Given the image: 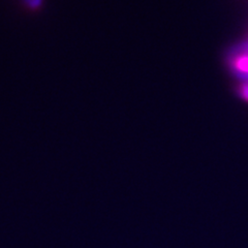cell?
Wrapping results in <instances>:
<instances>
[{
    "label": "cell",
    "instance_id": "cell-1",
    "mask_svg": "<svg viewBox=\"0 0 248 248\" xmlns=\"http://www.w3.org/2000/svg\"><path fill=\"white\" fill-rule=\"evenodd\" d=\"M237 66L243 72H248V57L240 58L237 62Z\"/></svg>",
    "mask_w": 248,
    "mask_h": 248
},
{
    "label": "cell",
    "instance_id": "cell-2",
    "mask_svg": "<svg viewBox=\"0 0 248 248\" xmlns=\"http://www.w3.org/2000/svg\"><path fill=\"white\" fill-rule=\"evenodd\" d=\"M25 2L26 5L30 7V9H36V7L41 5L42 0H25Z\"/></svg>",
    "mask_w": 248,
    "mask_h": 248
}]
</instances>
